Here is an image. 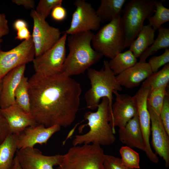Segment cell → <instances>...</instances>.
Listing matches in <instances>:
<instances>
[{
    "mask_svg": "<svg viewBox=\"0 0 169 169\" xmlns=\"http://www.w3.org/2000/svg\"><path fill=\"white\" fill-rule=\"evenodd\" d=\"M30 113L38 124L64 127L74 121L80 104V84L61 73L44 76L36 73L28 79Z\"/></svg>",
    "mask_w": 169,
    "mask_h": 169,
    "instance_id": "1",
    "label": "cell"
},
{
    "mask_svg": "<svg viewBox=\"0 0 169 169\" xmlns=\"http://www.w3.org/2000/svg\"><path fill=\"white\" fill-rule=\"evenodd\" d=\"M94 33L91 31L70 35L67 40L69 53L61 73L68 77L84 73L103 57L91 45Z\"/></svg>",
    "mask_w": 169,
    "mask_h": 169,
    "instance_id": "2",
    "label": "cell"
},
{
    "mask_svg": "<svg viewBox=\"0 0 169 169\" xmlns=\"http://www.w3.org/2000/svg\"><path fill=\"white\" fill-rule=\"evenodd\" d=\"M109 108L108 99H102L97 110L95 112L88 111L84 115L88 123L89 131L81 135H76L72 141L73 146L82 144H94L108 146L113 144L116 139L115 133L109 123Z\"/></svg>",
    "mask_w": 169,
    "mask_h": 169,
    "instance_id": "3",
    "label": "cell"
},
{
    "mask_svg": "<svg viewBox=\"0 0 169 169\" xmlns=\"http://www.w3.org/2000/svg\"><path fill=\"white\" fill-rule=\"evenodd\" d=\"M104 67L100 70L91 68L87 70V75L91 84L90 88L85 93L87 108L91 110L96 109L101 99L106 98L109 101V112L113 104V92L122 90L116 76L110 69L109 61L104 60Z\"/></svg>",
    "mask_w": 169,
    "mask_h": 169,
    "instance_id": "4",
    "label": "cell"
},
{
    "mask_svg": "<svg viewBox=\"0 0 169 169\" xmlns=\"http://www.w3.org/2000/svg\"><path fill=\"white\" fill-rule=\"evenodd\" d=\"M155 0H131L123 9L122 23L125 36V49L129 47L143 26L146 19L153 15Z\"/></svg>",
    "mask_w": 169,
    "mask_h": 169,
    "instance_id": "5",
    "label": "cell"
},
{
    "mask_svg": "<svg viewBox=\"0 0 169 169\" xmlns=\"http://www.w3.org/2000/svg\"><path fill=\"white\" fill-rule=\"evenodd\" d=\"M105 154L100 145L73 146L63 155L62 160L55 169H104Z\"/></svg>",
    "mask_w": 169,
    "mask_h": 169,
    "instance_id": "6",
    "label": "cell"
},
{
    "mask_svg": "<svg viewBox=\"0 0 169 169\" xmlns=\"http://www.w3.org/2000/svg\"><path fill=\"white\" fill-rule=\"evenodd\" d=\"M121 17L103 26L94 34L92 40L93 49L110 59L125 49V36Z\"/></svg>",
    "mask_w": 169,
    "mask_h": 169,
    "instance_id": "7",
    "label": "cell"
},
{
    "mask_svg": "<svg viewBox=\"0 0 169 169\" xmlns=\"http://www.w3.org/2000/svg\"><path fill=\"white\" fill-rule=\"evenodd\" d=\"M67 35L64 34L52 48L32 61L35 73L44 76L61 73L66 58V43Z\"/></svg>",
    "mask_w": 169,
    "mask_h": 169,
    "instance_id": "8",
    "label": "cell"
},
{
    "mask_svg": "<svg viewBox=\"0 0 169 169\" xmlns=\"http://www.w3.org/2000/svg\"><path fill=\"white\" fill-rule=\"evenodd\" d=\"M30 15L33 22L31 35L36 57L54 46L61 37V33L59 28L49 25L35 10H31Z\"/></svg>",
    "mask_w": 169,
    "mask_h": 169,
    "instance_id": "9",
    "label": "cell"
},
{
    "mask_svg": "<svg viewBox=\"0 0 169 169\" xmlns=\"http://www.w3.org/2000/svg\"><path fill=\"white\" fill-rule=\"evenodd\" d=\"M69 28L65 31L67 35L100 29L101 21L91 4L84 0H76Z\"/></svg>",
    "mask_w": 169,
    "mask_h": 169,
    "instance_id": "10",
    "label": "cell"
},
{
    "mask_svg": "<svg viewBox=\"0 0 169 169\" xmlns=\"http://www.w3.org/2000/svg\"><path fill=\"white\" fill-rule=\"evenodd\" d=\"M35 57L32 36L9 51H3L0 49V80L14 68L32 62Z\"/></svg>",
    "mask_w": 169,
    "mask_h": 169,
    "instance_id": "11",
    "label": "cell"
},
{
    "mask_svg": "<svg viewBox=\"0 0 169 169\" xmlns=\"http://www.w3.org/2000/svg\"><path fill=\"white\" fill-rule=\"evenodd\" d=\"M150 90V88L141 87L133 97L136 105L139 122L144 144V152L151 161L157 163L159 159L153 152L150 142L151 118L148 108L147 98Z\"/></svg>",
    "mask_w": 169,
    "mask_h": 169,
    "instance_id": "12",
    "label": "cell"
},
{
    "mask_svg": "<svg viewBox=\"0 0 169 169\" xmlns=\"http://www.w3.org/2000/svg\"><path fill=\"white\" fill-rule=\"evenodd\" d=\"M16 156L22 169H55L63 158V155H44L34 147L18 149Z\"/></svg>",
    "mask_w": 169,
    "mask_h": 169,
    "instance_id": "13",
    "label": "cell"
},
{
    "mask_svg": "<svg viewBox=\"0 0 169 169\" xmlns=\"http://www.w3.org/2000/svg\"><path fill=\"white\" fill-rule=\"evenodd\" d=\"M113 94L115 99L110 113L109 123L115 133V127H124L137 113V109L133 96L120 94L116 91H114Z\"/></svg>",
    "mask_w": 169,
    "mask_h": 169,
    "instance_id": "14",
    "label": "cell"
},
{
    "mask_svg": "<svg viewBox=\"0 0 169 169\" xmlns=\"http://www.w3.org/2000/svg\"><path fill=\"white\" fill-rule=\"evenodd\" d=\"M60 128L58 125L46 127L39 124L27 127L18 135V150L34 147L37 144H46Z\"/></svg>",
    "mask_w": 169,
    "mask_h": 169,
    "instance_id": "15",
    "label": "cell"
},
{
    "mask_svg": "<svg viewBox=\"0 0 169 169\" xmlns=\"http://www.w3.org/2000/svg\"><path fill=\"white\" fill-rule=\"evenodd\" d=\"M151 118V143L156 153L161 157L165 166H169V136L167 133L159 115L147 104Z\"/></svg>",
    "mask_w": 169,
    "mask_h": 169,
    "instance_id": "16",
    "label": "cell"
},
{
    "mask_svg": "<svg viewBox=\"0 0 169 169\" xmlns=\"http://www.w3.org/2000/svg\"><path fill=\"white\" fill-rule=\"evenodd\" d=\"M26 65L23 64L14 68L2 79V88L0 98V108L1 109L16 104L15 91L24 76Z\"/></svg>",
    "mask_w": 169,
    "mask_h": 169,
    "instance_id": "17",
    "label": "cell"
},
{
    "mask_svg": "<svg viewBox=\"0 0 169 169\" xmlns=\"http://www.w3.org/2000/svg\"><path fill=\"white\" fill-rule=\"evenodd\" d=\"M8 124L10 134H19L27 127L38 124L30 113L26 112L16 104L1 109Z\"/></svg>",
    "mask_w": 169,
    "mask_h": 169,
    "instance_id": "18",
    "label": "cell"
},
{
    "mask_svg": "<svg viewBox=\"0 0 169 169\" xmlns=\"http://www.w3.org/2000/svg\"><path fill=\"white\" fill-rule=\"evenodd\" d=\"M152 73L148 62L139 61L116 76L121 86L131 88L138 86Z\"/></svg>",
    "mask_w": 169,
    "mask_h": 169,
    "instance_id": "19",
    "label": "cell"
},
{
    "mask_svg": "<svg viewBox=\"0 0 169 169\" xmlns=\"http://www.w3.org/2000/svg\"><path fill=\"white\" fill-rule=\"evenodd\" d=\"M120 140L126 146L144 151L145 146L137 113L119 131Z\"/></svg>",
    "mask_w": 169,
    "mask_h": 169,
    "instance_id": "20",
    "label": "cell"
},
{
    "mask_svg": "<svg viewBox=\"0 0 169 169\" xmlns=\"http://www.w3.org/2000/svg\"><path fill=\"white\" fill-rule=\"evenodd\" d=\"M18 135L9 134L0 144V169H10L18 150Z\"/></svg>",
    "mask_w": 169,
    "mask_h": 169,
    "instance_id": "21",
    "label": "cell"
},
{
    "mask_svg": "<svg viewBox=\"0 0 169 169\" xmlns=\"http://www.w3.org/2000/svg\"><path fill=\"white\" fill-rule=\"evenodd\" d=\"M156 31L149 24L143 25L135 38L131 43L129 49L137 58L153 43Z\"/></svg>",
    "mask_w": 169,
    "mask_h": 169,
    "instance_id": "22",
    "label": "cell"
},
{
    "mask_svg": "<svg viewBox=\"0 0 169 169\" xmlns=\"http://www.w3.org/2000/svg\"><path fill=\"white\" fill-rule=\"evenodd\" d=\"M125 0H101L96 14L101 23L121 17Z\"/></svg>",
    "mask_w": 169,
    "mask_h": 169,
    "instance_id": "23",
    "label": "cell"
},
{
    "mask_svg": "<svg viewBox=\"0 0 169 169\" xmlns=\"http://www.w3.org/2000/svg\"><path fill=\"white\" fill-rule=\"evenodd\" d=\"M137 58L130 49L120 52L109 62V66L114 74L117 76L137 62Z\"/></svg>",
    "mask_w": 169,
    "mask_h": 169,
    "instance_id": "24",
    "label": "cell"
},
{
    "mask_svg": "<svg viewBox=\"0 0 169 169\" xmlns=\"http://www.w3.org/2000/svg\"><path fill=\"white\" fill-rule=\"evenodd\" d=\"M158 30L156 38L152 45L140 56L139 62H146L148 57L153 55L159 50L169 48V29L162 26Z\"/></svg>",
    "mask_w": 169,
    "mask_h": 169,
    "instance_id": "25",
    "label": "cell"
},
{
    "mask_svg": "<svg viewBox=\"0 0 169 169\" xmlns=\"http://www.w3.org/2000/svg\"><path fill=\"white\" fill-rule=\"evenodd\" d=\"M28 79L23 76L14 93L16 104L26 112L30 113V103L28 92Z\"/></svg>",
    "mask_w": 169,
    "mask_h": 169,
    "instance_id": "26",
    "label": "cell"
},
{
    "mask_svg": "<svg viewBox=\"0 0 169 169\" xmlns=\"http://www.w3.org/2000/svg\"><path fill=\"white\" fill-rule=\"evenodd\" d=\"M169 81V64H166L160 70L153 73L142 83L141 87L150 88L151 90L165 85Z\"/></svg>",
    "mask_w": 169,
    "mask_h": 169,
    "instance_id": "27",
    "label": "cell"
},
{
    "mask_svg": "<svg viewBox=\"0 0 169 169\" xmlns=\"http://www.w3.org/2000/svg\"><path fill=\"white\" fill-rule=\"evenodd\" d=\"M155 13L147 19L149 24L156 31L169 21V9L164 6L162 1L155 0Z\"/></svg>",
    "mask_w": 169,
    "mask_h": 169,
    "instance_id": "28",
    "label": "cell"
},
{
    "mask_svg": "<svg viewBox=\"0 0 169 169\" xmlns=\"http://www.w3.org/2000/svg\"><path fill=\"white\" fill-rule=\"evenodd\" d=\"M167 85L150 91L147 98V104L152 107L159 115L165 98L168 94L166 91Z\"/></svg>",
    "mask_w": 169,
    "mask_h": 169,
    "instance_id": "29",
    "label": "cell"
},
{
    "mask_svg": "<svg viewBox=\"0 0 169 169\" xmlns=\"http://www.w3.org/2000/svg\"><path fill=\"white\" fill-rule=\"evenodd\" d=\"M120 152L122 163L125 167L129 169L140 168V156L137 152L127 146L121 147Z\"/></svg>",
    "mask_w": 169,
    "mask_h": 169,
    "instance_id": "30",
    "label": "cell"
},
{
    "mask_svg": "<svg viewBox=\"0 0 169 169\" xmlns=\"http://www.w3.org/2000/svg\"><path fill=\"white\" fill-rule=\"evenodd\" d=\"M62 0H40L35 11L41 16L46 19L56 6L62 5Z\"/></svg>",
    "mask_w": 169,
    "mask_h": 169,
    "instance_id": "31",
    "label": "cell"
},
{
    "mask_svg": "<svg viewBox=\"0 0 169 169\" xmlns=\"http://www.w3.org/2000/svg\"><path fill=\"white\" fill-rule=\"evenodd\" d=\"M169 62V49H166L161 54L151 57L148 63L153 73L158 71L161 67Z\"/></svg>",
    "mask_w": 169,
    "mask_h": 169,
    "instance_id": "32",
    "label": "cell"
},
{
    "mask_svg": "<svg viewBox=\"0 0 169 169\" xmlns=\"http://www.w3.org/2000/svg\"><path fill=\"white\" fill-rule=\"evenodd\" d=\"M104 169H129L122 164L120 158L111 155L105 154Z\"/></svg>",
    "mask_w": 169,
    "mask_h": 169,
    "instance_id": "33",
    "label": "cell"
},
{
    "mask_svg": "<svg viewBox=\"0 0 169 169\" xmlns=\"http://www.w3.org/2000/svg\"><path fill=\"white\" fill-rule=\"evenodd\" d=\"M161 120L167 134L169 136V97L165 98L163 104L159 115Z\"/></svg>",
    "mask_w": 169,
    "mask_h": 169,
    "instance_id": "34",
    "label": "cell"
},
{
    "mask_svg": "<svg viewBox=\"0 0 169 169\" xmlns=\"http://www.w3.org/2000/svg\"><path fill=\"white\" fill-rule=\"evenodd\" d=\"M10 134L8 124L0 108V144Z\"/></svg>",
    "mask_w": 169,
    "mask_h": 169,
    "instance_id": "35",
    "label": "cell"
},
{
    "mask_svg": "<svg viewBox=\"0 0 169 169\" xmlns=\"http://www.w3.org/2000/svg\"><path fill=\"white\" fill-rule=\"evenodd\" d=\"M51 15L54 20L57 21H61L66 18L67 12L65 8L62 5H58L52 9Z\"/></svg>",
    "mask_w": 169,
    "mask_h": 169,
    "instance_id": "36",
    "label": "cell"
},
{
    "mask_svg": "<svg viewBox=\"0 0 169 169\" xmlns=\"http://www.w3.org/2000/svg\"><path fill=\"white\" fill-rule=\"evenodd\" d=\"M17 34L15 39L20 40H28L32 36L28 27H24L17 31Z\"/></svg>",
    "mask_w": 169,
    "mask_h": 169,
    "instance_id": "37",
    "label": "cell"
},
{
    "mask_svg": "<svg viewBox=\"0 0 169 169\" xmlns=\"http://www.w3.org/2000/svg\"><path fill=\"white\" fill-rule=\"evenodd\" d=\"M12 2L18 5H22L27 9L33 10L35 7L34 1L33 0H13Z\"/></svg>",
    "mask_w": 169,
    "mask_h": 169,
    "instance_id": "38",
    "label": "cell"
},
{
    "mask_svg": "<svg viewBox=\"0 0 169 169\" xmlns=\"http://www.w3.org/2000/svg\"><path fill=\"white\" fill-rule=\"evenodd\" d=\"M13 26L14 29L17 31L24 27H28V24L27 22L24 20L18 19L14 22Z\"/></svg>",
    "mask_w": 169,
    "mask_h": 169,
    "instance_id": "39",
    "label": "cell"
},
{
    "mask_svg": "<svg viewBox=\"0 0 169 169\" xmlns=\"http://www.w3.org/2000/svg\"><path fill=\"white\" fill-rule=\"evenodd\" d=\"M0 28L9 29L8 25V21L4 14H0Z\"/></svg>",
    "mask_w": 169,
    "mask_h": 169,
    "instance_id": "40",
    "label": "cell"
},
{
    "mask_svg": "<svg viewBox=\"0 0 169 169\" xmlns=\"http://www.w3.org/2000/svg\"><path fill=\"white\" fill-rule=\"evenodd\" d=\"M10 169H22L16 156H15L12 166Z\"/></svg>",
    "mask_w": 169,
    "mask_h": 169,
    "instance_id": "41",
    "label": "cell"
},
{
    "mask_svg": "<svg viewBox=\"0 0 169 169\" xmlns=\"http://www.w3.org/2000/svg\"><path fill=\"white\" fill-rule=\"evenodd\" d=\"M9 29H6L0 28V43L2 41L1 38L3 36L8 34Z\"/></svg>",
    "mask_w": 169,
    "mask_h": 169,
    "instance_id": "42",
    "label": "cell"
},
{
    "mask_svg": "<svg viewBox=\"0 0 169 169\" xmlns=\"http://www.w3.org/2000/svg\"><path fill=\"white\" fill-rule=\"evenodd\" d=\"M2 88V80H0V98Z\"/></svg>",
    "mask_w": 169,
    "mask_h": 169,
    "instance_id": "43",
    "label": "cell"
},
{
    "mask_svg": "<svg viewBox=\"0 0 169 169\" xmlns=\"http://www.w3.org/2000/svg\"><path fill=\"white\" fill-rule=\"evenodd\" d=\"M140 169V168H138V169Z\"/></svg>",
    "mask_w": 169,
    "mask_h": 169,
    "instance_id": "44",
    "label": "cell"
},
{
    "mask_svg": "<svg viewBox=\"0 0 169 169\" xmlns=\"http://www.w3.org/2000/svg\"><path fill=\"white\" fill-rule=\"evenodd\" d=\"M0 44L1 43H0Z\"/></svg>",
    "mask_w": 169,
    "mask_h": 169,
    "instance_id": "45",
    "label": "cell"
}]
</instances>
